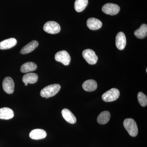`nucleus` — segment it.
<instances>
[{"instance_id":"1","label":"nucleus","mask_w":147,"mask_h":147,"mask_svg":"<svg viewBox=\"0 0 147 147\" xmlns=\"http://www.w3.org/2000/svg\"><path fill=\"white\" fill-rule=\"evenodd\" d=\"M60 85L58 84H52L43 88L40 92L42 97L47 98L54 96L57 94L61 89Z\"/></svg>"},{"instance_id":"2","label":"nucleus","mask_w":147,"mask_h":147,"mask_svg":"<svg viewBox=\"0 0 147 147\" xmlns=\"http://www.w3.org/2000/svg\"><path fill=\"white\" fill-rule=\"evenodd\" d=\"M123 126L131 137H135L137 136L138 133V127L133 119H125L123 121Z\"/></svg>"},{"instance_id":"3","label":"nucleus","mask_w":147,"mask_h":147,"mask_svg":"<svg viewBox=\"0 0 147 147\" xmlns=\"http://www.w3.org/2000/svg\"><path fill=\"white\" fill-rule=\"evenodd\" d=\"M120 94L118 89L113 88L102 95V99L105 102H112L117 99L119 97Z\"/></svg>"},{"instance_id":"4","label":"nucleus","mask_w":147,"mask_h":147,"mask_svg":"<svg viewBox=\"0 0 147 147\" xmlns=\"http://www.w3.org/2000/svg\"><path fill=\"white\" fill-rule=\"evenodd\" d=\"M43 30L50 34H56L61 31V27L59 24L54 21L46 22L43 26Z\"/></svg>"},{"instance_id":"5","label":"nucleus","mask_w":147,"mask_h":147,"mask_svg":"<svg viewBox=\"0 0 147 147\" xmlns=\"http://www.w3.org/2000/svg\"><path fill=\"white\" fill-rule=\"evenodd\" d=\"M55 60L61 63L64 65H68L71 61L70 55L65 50L59 51L55 55Z\"/></svg>"},{"instance_id":"6","label":"nucleus","mask_w":147,"mask_h":147,"mask_svg":"<svg viewBox=\"0 0 147 147\" xmlns=\"http://www.w3.org/2000/svg\"><path fill=\"white\" fill-rule=\"evenodd\" d=\"M82 55L83 57L89 64L94 65L97 63L98 58L93 50L89 49L84 50Z\"/></svg>"},{"instance_id":"7","label":"nucleus","mask_w":147,"mask_h":147,"mask_svg":"<svg viewBox=\"0 0 147 147\" xmlns=\"http://www.w3.org/2000/svg\"><path fill=\"white\" fill-rule=\"evenodd\" d=\"M120 8L119 6L115 4L108 3L105 4L102 7V11L108 15L113 16L116 15L119 12Z\"/></svg>"},{"instance_id":"8","label":"nucleus","mask_w":147,"mask_h":147,"mask_svg":"<svg viewBox=\"0 0 147 147\" xmlns=\"http://www.w3.org/2000/svg\"><path fill=\"white\" fill-rule=\"evenodd\" d=\"M3 88L4 91L8 94H11L14 92V83L12 78L6 77L3 82Z\"/></svg>"},{"instance_id":"9","label":"nucleus","mask_w":147,"mask_h":147,"mask_svg":"<svg viewBox=\"0 0 147 147\" xmlns=\"http://www.w3.org/2000/svg\"><path fill=\"white\" fill-rule=\"evenodd\" d=\"M126 45V38L125 34L123 32H119L116 37V45L119 50L124 49Z\"/></svg>"},{"instance_id":"10","label":"nucleus","mask_w":147,"mask_h":147,"mask_svg":"<svg viewBox=\"0 0 147 147\" xmlns=\"http://www.w3.org/2000/svg\"><path fill=\"white\" fill-rule=\"evenodd\" d=\"M17 44V40L15 38H11L3 40L0 42V49L7 50L15 46Z\"/></svg>"},{"instance_id":"11","label":"nucleus","mask_w":147,"mask_h":147,"mask_svg":"<svg viewBox=\"0 0 147 147\" xmlns=\"http://www.w3.org/2000/svg\"><path fill=\"white\" fill-rule=\"evenodd\" d=\"M47 136L45 130L40 129H37L32 130L30 134V137L34 140H40L44 139Z\"/></svg>"},{"instance_id":"12","label":"nucleus","mask_w":147,"mask_h":147,"mask_svg":"<svg viewBox=\"0 0 147 147\" xmlns=\"http://www.w3.org/2000/svg\"><path fill=\"white\" fill-rule=\"evenodd\" d=\"M87 25L89 28L95 30L100 28L102 26V23L97 18H90L87 20Z\"/></svg>"},{"instance_id":"13","label":"nucleus","mask_w":147,"mask_h":147,"mask_svg":"<svg viewBox=\"0 0 147 147\" xmlns=\"http://www.w3.org/2000/svg\"><path fill=\"white\" fill-rule=\"evenodd\" d=\"M61 113L63 118L69 123L71 124L76 123V117L70 110L65 108L62 110Z\"/></svg>"},{"instance_id":"14","label":"nucleus","mask_w":147,"mask_h":147,"mask_svg":"<svg viewBox=\"0 0 147 147\" xmlns=\"http://www.w3.org/2000/svg\"><path fill=\"white\" fill-rule=\"evenodd\" d=\"M38 42L36 40H32L22 48L21 50V54L25 55L34 51L38 46Z\"/></svg>"},{"instance_id":"15","label":"nucleus","mask_w":147,"mask_h":147,"mask_svg":"<svg viewBox=\"0 0 147 147\" xmlns=\"http://www.w3.org/2000/svg\"><path fill=\"white\" fill-rule=\"evenodd\" d=\"M82 87L86 91L93 92L97 89V84L95 80L90 79L85 81L82 85Z\"/></svg>"},{"instance_id":"16","label":"nucleus","mask_w":147,"mask_h":147,"mask_svg":"<svg viewBox=\"0 0 147 147\" xmlns=\"http://www.w3.org/2000/svg\"><path fill=\"white\" fill-rule=\"evenodd\" d=\"M14 116L13 110L9 108H3L0 109V119L8 120L12 119Z\"/></svg>"},{"instance_id":"17","label":"nucleus","mask_w":147,"mask_h":147,"mask_svg":"<svg viewBox=\"0 0 147 147\" xmlns=\"http://www.w3.org/2000/svg\"><path fill=\"white\" fill-rule=\"evenodd\" d=\"M38 79V76L36 74L29 73L23 76L22 80L24 84H33L37 82Z\"/></svg>"},{"instance_id":"18","label":"nucleus","mask_w":147,"mask_h":147,"mask_svg":"<svg viewBox=\"0 0 147 147\" xmlns=\"http://www.w3.org/2000/svg\"><path fill=\"white\" fill-rule=\"evenodd\" d=\"M37 68L36 64L32 62H28L21 66L20 70L22 73H28L35 71Z\"/></svg>"},{"instance_id":"19","label":"nucleus","mask_w":147,"mask_h":147,"mask_svg":"<svg viewBox=\"0 0 147 147\" xmlns=\"http://www.w3.org/2000/svg\"><path fill=\"white\" fill-rule=\"evenodd\" d=\"M135 36L137 38L143 39L147 36V26L146 24H143L139 29L136 30L134 32Z\"/></svg>"},{"instance_id":"20","label":"nucleus","mask_w":147,"mask_h":147,"mask_svg":"<svg viewBox=\"0 0 147 147\" xmlns=\"http://www.w3.org/2000/svg\"><path fill=\"white\" fill-rule=\"evenodd\" d=\"M110 118V112L108 111H103L98 117V123L100 124H105L109 121Z\"/></svg>"},{"instance_id":"21","label":"nucleus","mask_w":147,"mask_h":147,"mask_svg":"<svg viewBox=\"0 0 147 147\" xmlns=\"http://www.w3.org/2000/svg\"><path fill=\"white\" fill-rule=\"evenodd\" d=\"M88 3V0H76L74 3L75 10L77 12H82L86 8Z\"/></svg>"},{"instance_id":"22","label":"nucleus","mask_w":147,"mask_h":147,"mask_svg":"<svg viewBox=\"0 0 147 147\" xmlns=\"http://www.w3.org/2000/svg\"><path fill=\"white\" fill-rule=\"evenodd\" d=\"M138 101L140 105L143 107H145L147 105V97L142 92H139L137 95Z\"/></svg>"},{"instance_id":"23","label":"nucleus","mask_w":147,"mask_h":147,"mask_svg":"<svg viewBox=\"0 0 147 147\" xmlns=\"http://www.w3.org/2000/svg\"><path fill=\"white\" fill-rule=\"evenodd\" d=\"M25 86H28V84H27V83H26V84H25Z\"/></svg>"}]
</instances>
